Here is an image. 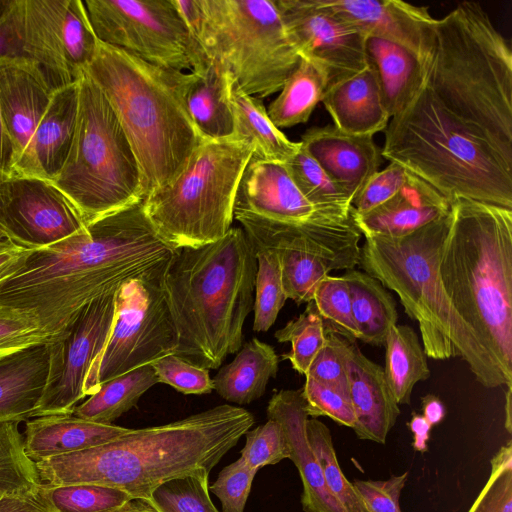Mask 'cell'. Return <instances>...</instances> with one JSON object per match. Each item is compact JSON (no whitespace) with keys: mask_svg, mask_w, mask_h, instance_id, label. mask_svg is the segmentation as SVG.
Returning <instances> with one entry per match:
<instances>
[{"mask_svg":"<svg viewBox=\"0 0 512 512\" xmlns=\"http://www.w3.org/2000/svg\"><path fill=\"white\" fill-rule=\"evenodd\" d=\"M511 397H512V386H507L506 392V419H505V428L509 433H511Z\"/></svg>","mask_w":512,"mask_h":512,"instance_id":"61","label":"cell"},{"mask_svg":"<svg viewBox=\"0 0 512 512\" xmlns=\"http://www.w3.org/2000/svg\"><path fill=\"white\" fill-rule=\"evenodd\" d=\"M13 175V147L6 131L0 110V176L5 179Z\"/></svg>","mask_w":512,"mask_h":512,"instance_id":"55","label":"cell"},{"mask_svg":"<svg viewBox=\"0 0 512 512\" xmlns=\"http://www.w3.org/2000/svg\"><path fill=\"white\" fill-rule=\"evenodd\" d=\"M208 59L222 63L235 85L263 99L283 87L300 55L274 0H174Z\"/></svg>","mask_w":512,"mask_h":512,"instance_id":"8","label":"cell"},{"mask_svg":"<svg viewBox=\"0 0 512 512\" xmlns=\"http://www.w3.org/2000/svg\"><path fill=\"white\" fill-rule=\"evenodd\" d=\"M468 512H512V446H502L491 459V473Z\"/></svg>","mask_w":512,"mask_h":512,"instance_id":"44","label":"cell"},{"mask_svg":"<svg viewBox=\"0 0 512 512\" xmlns=\"http://www.w3.org/2000/svg\"><path fill=\"white\" fill-rule=\"evenodd\" d=\"M285 166L301 194L318 211L339 218H349L354 214L352 200L346 192L301 146Z\"/></svg>","mask_w":512,"mask_h":512,"instance_id":"36","label":"cell"},{"mask_svg":"<svg viewBox=\"0 0 512 512\" xmlns=\"http://www.w3.org/2000/svg\"><path fill=\"white\" fill-rule=\"evenodd\" d=\"M301 147L353 201L379 171L381 149L373 136L349 135L334 125L307 130Z\"/></svg>","mask_w":512,"mask_h":512,"instance_id":"20","label":"cell"},{"mask_svg":"<svg viewBox=\"0 0 512 512\" xmlns=\"http://www.w3.org/2000/svg\"><path fill=\"white\" fill-rule=\"evenodd\" d=\"M148 501L158 512H219L210 498L206 471L160 485Z\"/></svg>","mask_w":512,"mask_h":512,"instance_id":"42","label":"cell"},{"mask_svg":"<svg viewBox=\"0 0 512 512\" xmlns=\"http://www.w3.org/2000/svg\"><path fill=\"white\" fill-rule=\"evenodd\" d=\"M32 249L22 246L11 239L0 240V274Z\"/></svg>","mask_w":512,"mask_h":512,"instance_id":"56","label":"cell"},{"mask_svg":"<svg viewBox=\"0 0 512 512\" xmlns=\"http://www.w3.org/2000/svg\"><path fill=\"white\" fill-rule=\"evenodd\" d=\"M14 0H0V19L6 14Z\"/></svg>","mask_w":512,"mask_h":512,"instance_id":"62","label":"cell"},{"mask_svg":"<svg viewBox=\"0 0 512 512\" xmlns=\"http://www.w3.org/2000/svg\"><path fill=\"white\" fill-rule=\"evenodd\" d=\"M246 442L241 458L252 469L275 465L290 457V448L278 422L268 419L264 424L245 433Z\"/></svg>","mask_w":512,"mask_h":512,"instance_id":"45","label":"cell"},{"mask_svg":"<svg viewBox=\"0 0 512 512\" xmlns=\"http://www.w3.org/2000/svg\"><path fill=\"white\" fill-rule=\"evenodd\" d=\"M326 72L305 58L288 77L279 95L267 109L277 128L306 123L328 87Z\"/></svg>","mask_w":512,"mask_h":512,"instance_id":"33","label":"cell"},{"mask_svg":"<svg viewBox=\"0 0 512 512\" xmlns=\"http://www.w3.org/2000/svg\"><path fill=\"white\" fill-rule=\"evenodd\" d=\"M306 433L329 492L346 512H369L353 484L342 472L328 427L316 418L307 420Z\"/></svg>","mask_w":512,"mask_h":512,"instance_id":"39","label":"cell"},{"mask_svg":"<svg viewBox=\"0 0 512 512\" xmlns=\"http://www.w3.org/2000/svg\"><path fill=\"white\" fill-rule=\"evenodd\" d=\"M385 377L398 403L410 404L412 390L430 377L427 356L417 333L407 325L393 326L385 339Z\"/></svg>","mask_w":512,"mask_h":512,"instance_id":"35","label":"cell"},{"mask_svg":"<svg viewBox=\"0 0 512 512\" xmlns=\"http://www.w3.org/2000/svg\"><path fill=\"white\" fill-rule=\"evenodd\" d=\"M367 62L376 72L385 108L392 118L418 92L427 68L413 52L382 38L366 37Z\"/></svg>","mask_w":512,"mask_h":512,"instance_id":"28","label":"cell"},{"mask_svg":"<svg viewBox=\"0 0 512 512\" xmlns=\"http://www.w3.org/2000/svg\"><path fill=\"white\" fill-rule=\"evenodd\" d=\"M451 202L434 187L409 173L402 188L375 209L354 218L364 237H403L450 213Z\"/></svg>","mask_w":512,"mask_h":512,"instance_id":"23","label":"cell"},{"mask_svg":"<svg viewBox=\"0 0 512 512\" xmlns=\"http://www.w3.org/2000/svg\"><path fill=\"white\" fill-rule=\"evenodd\" d=\"M381 154L450 202L512 210V51L480 4L437 19L423 82L388 123Z\"/></svg>","mask_w":512,"mask_h":512,"instance_id":"1","label":"cell"},{"mask_svg":"<svg viewBox=\"0 0 512 512\" xmlns=\"http://www.w3.org/2000/svg\"><path fill=\"white\" fill-rule=\"evenodd\" d=\"M274 1L300 57L326 72L327 89L368 66L366 36L340 19L322 0Z\"/></svg>","mask_w":512,"mask_h":512,"instance_id":"15","label":"cell"},{"mask_svg":"<svg viewBox=\"0 0 512 512\" xmlns=\"http://www.w3.org/2000/svg\"><path fill=\"white\" fill-rule=\"evenodd\" d=\"M116 292L85 305L66 334L46 344L48 373L33 418L73 413L86 397L84 384L95 358L105 347L115 320Z\"/></svg>","mask_w":512,"mask_h":512,"instance_id":"14","label":"cell"},{"mask_svg":"<svg viewBox=\"0 0 512 512\" xmlns=\"http://www.w3.org/2000/svg\"><path fill=\"white\" fill-rule=\"evenodd\" d=\"M409 171L396 162L377 171L353 201L356 214H365L393 197L405 184Z\"/></svg>","mask_w":512,"mask_h":512,"instance_id":"51","label":"cell"},{"mask_svg":"<svg viewBox=\"0 0 512 512\" xmlns=\"http://www.w3.org/2000/svg\"><path fill=\"white\" fill-rule=\"evenodd\" d=\"M340 19L364 34L395 42L427 63L437 19L427 7L399 0H322Z\"/></svg>","mask_w":512,"mask_h":512,"instance_id":"18","label":"cell"},{"mask_svg":"<svg viewBox=\"0 0 512 512\" xmlns=\"http://www.w3.org/2000/svg\"><path fill=\"white\" fill-rule=\"evenodd\" d=\"M3 216L10 238L33 249L58 243L86 228L68 199L41 178L7 179Z\"/></svg>","mask_w":512,"mask_h":512,"instance_id":"16","label":"cell"},{"mask_svg":"<svg viewBox=\"0 0 512 512\" xmlns=\"http://www.w3.org/2000/svg\"><path fill=\"white\" fill-rule=\"evenodd\" d=\"M438 268L456 311L512 383V210L451 202Z\"/></svg>","mask_w":512,"mask_h":512,"instance_id":"6","label":"cell"},{"mask_svg":"<svg viewBox=\"0 0 512 512\" xmlns=\"http://www.w3.org/2000/svg\"><path fill=\"white\" fill-rule=\"evenodd\" d=\"M312 301L327 330L349 342L359 340L348 285L342 275H327L317 285Z\"/></svg>","mask_w":512,"mask_h":512,"instance_id":"43","label":"cell"},{"mask_svg":"<svg viewBox=\"0 0 512 512\" xmlns=\"http://www.w3.org/2000/svg\"><path fill=\"white\" fill-rule=\"evenodd\" d=\"M254 424L246 409L223 404L141 429L86 450L35 461L41 483L97 484L148 500L160 485L220 462Z\"/></svg>","mask_w":512,"mask_h":512,"instance_id":"3","label":"cell"},{"mask_svg":"<svg viewBox=\"0 0 512 512\" xmlns=\"http://www.w3.org/2000/svg\"><path fill=\"white\" fill-rule=\"evenodd\" d=\"M408 472L387 480H355L353 486L369 512H401L400 496Z\"/></svg>","mask_w":512,"mask_h":512,"instance_id":"52","label":"cell"},{"mask_svg":"<svg viewBox=\"0 0 512 512\" xmlns=\"http://www.w3.org/2000/svg\"><path fill=\"white\" fill-rule=\"evenodd\" d=\"M257 472L241 457L220 471L209 491L220 500L222 512H244Z\"/></svg>","mask_w":512,"mask_h":512,"instance_id":"49","label":"cell"},{"mask_svg":"<svg viewBox=\"0 0 512 512\" xmlns=\"http://www.w3.org/2000/svg\"><path fill=\"white\" fill-rule=\"evenodd\" d=\"M87 226L144 200L141 171L109 101L86 74L78 80L73 139L50 181Z\"/></svg>","mask_w":512,"mask_h":512,"instance_id":"9","label":"cell"},{"mask_svg":"<svg viewBox=\"0 0 512 512\" xmlns=\"http://www.w3.org/2000/svg\"><path fill=\"white\" fill-rule=\"evenodd\" d=\"M422 409L423 417L431 426L439 424L446 414L442 401L435 395H427L422 399Z\"/></svg>","mask_w":512,"mask_h":512,"instance_id":"58","label":"cell"},{"mask_svg":"<svg viewBox=\"0 0 512 512\" xmlns=\"http://www.w3.org/2000/svg\"><path fill=\"white\" fill-rule=\"evenodd\" d=\"M174 250L140 202L17 260L0 274V309L26 314L60 339L89 302L129 280L161 278Z\"/></svg>","mask_w":512,"mask_h":512,"instance_id":"2","label":"cell"},{"mask_svg":"<svg viewBox=\"0 0 512 512\" xmlns=\"http://www.w3.org/2000/svg\"><path fill=\"white\" fill-rule=\"evenodd\" d=\"M233 78L217 60L208 59L189 73L185 90L188 113L207 140L230 138L234 121L230 102Z\"/></svg>","mask_w":512,"mask_h":512,"instance_id":"26","label":"cell"},{"mask_svg":"<svg viewBox=\"0 0 512 512\" xmlns=\"http://www.w3.org/2000/svg\"><path fill=\"white\" fill-rule=\"evenodd\" d=\"M55 340L30 316L0 309V357Z\"/></svg>","mask_w":512,"mask_h":512,"instance_id":"48","label":"cell"},{"mask_svg":"<svg viewBox=\"0 0 512 512\" xmlns=\"http://www.w3.org/2000/svg\"><path fill=\"white\" fill-rule=\"evenodd\" d=\"M450 220L451 210L403 237L366 236L358 265L398 295L405 313L418 323L427 357H461L483 386H512L442 285L439 254Z\"/></svg>","mask_w":512,"mask_h":512,"instance_id":"7","label":"cell"},{"mask_svg":"<svg viewBox=\"0 0 512 512\" xmlns=\"http://www.w3.org/2000/svg\"><path fill=\"white\" fill-rule=\"evenodd\" d=\"M253 147L233 136L204 140L180 173L142 202L157 234L174 249L196 248L231 228L237 189Z\"/></svg>","mask_w":512,"mask_h":512,"instance_id":"10","label":"cell"},{"mask_svg":"<svg viewBox=\"0 0 512 512\" xmlns=\"http://www.w3.org/2000/svg\"><path fill=\"white\" fill-rule=\"evenodd\" d=\"M55 91L40 69L27 58L0 60V110L13 147L11 178H39L34 137Z\"/></svg>","mask_w":512,"mask_h":512,"instance_id":"17","label":"cell"},{"mask_svg":"<svg viewBox=\"0 0 512 512\" xmlns=\"http://www.w3.org/2000/svg\"><path fill=\"white\" fill-rule=\"evenodd\" d=\"M7 179L0 176V240L11 239L4 223V201H5V182ZM12 240V239H11Z\"/></svg>","mask_w":512,"mask_h":512,"instance_id":"60","label":"cell"},{"mask_svg":"<svg viewBox=\"0 0 512 512\" xmlns=\"http://www.w3.org/2000/svg\"><path fill=\"white\" fill-rule=\"evenodd\" d=\"M253 252L257 260L253 330L267 332L276 321L287 297L283 288L278 255L267 249Z\"/></svg>","mask_w":512,"mask_h":512,"instance_id":"40","label":"cell"},{"mask_svg":"<svg viewBox=\"0 0 512 512\" xmlns=\"http://www.w3.org/2000/svg\"><path fill=\"white\" fill-rule=\"evenodd\" d=\"M40 485L35 462L24 450L19 422H0V494L21 495Z\"/></svg>","mask_w":512,"mask_h":512,"instance_id":"37","label":"cell"},{"mask_svg":"<svg viewBox=\"0 0 512 512\" xmlns=\"http://www.w3.org/2000/svg\"><path fill=\"white\" fill-rule=\"evenodd\" d=\"M278 342H290V352L283 355L299 374L306 375L314 358L326 341V328L313 301L297 318L277 330L274 334Z\"/></svg>","mask_w":512,"mask_h":512,"instance_id":"41","label":"cell"},{"mask_svg":"<svg viewBox=\"0 0 512 512\" xmlns=\"http://www.w3.org/2000/svg\"><path fill=\"white\" fill-rule=\"evenodd\" d=\"M349 341L326 329V341L305 377L348 391L346 353Z\"/></svg>","mask_w":512,"mask_h":512,"instance_id":"50","label":"cell"},{"mask_svg":"<svg viewBox=\"0 0 512 512\" xmlns=\"http://www.w3.org/2000/svg\"><path fill=\"white\" fill-rule=\"evenodd\" d=\"M257 260L241 227L196 248H176L161 287L177 338L174 355L206 369L242 347Z\"/></svg>","mask_w":512,"mask_h":512,"instance_id":"4","label":"cell"},{"mask_svg":"<svg viewBox=\"0 0 512 512\" xmlns=\"http://www.w3.org/2000/svg\"><path fill=\"white\" fill-rule=\"evenodd\" d=\"M267 418L278 422L290 448L289 459L298 469L303 492L301 504L305 512H346L329 492L321 466L306 433L308 415L301 389L280 390L267 406Z\"/></svg>","mask_w":512,"mask_h":512,"instance_id":"21","label":"cell"},{"mask_svg":"<svg viewBox=\"0 0 512 512\" xmlns=\"http://www.w3.org/2000/svg\"><path fill=\"white\" fill-rule=\"evenodd\" d=\"M409 427L413 434V448L422 453L426 452L428 450L427 442L432 426L423 415L413 414L409 422Z\"/></svg>","mask_w":512,"mask_h":512,"instance_id":"57","label":"cell"},{"mask_svg":"<svg viewBox=\"0 0 512 512\" xmlns=\"http://www.w3.org/2000/svg\"><path fill=\"white\" fill-rule=\"evenodd\" d=\"M278 365L274 348L253 338L212 378L214 390L228 402L249 404L263 396L270 379L277 375Z\"/></svg>","mask_w":512,"mask_h":512,"instance_id":"30","label":"cell"},{"mask_svg":"<svg viewBox=\"0 0 512 512\" xmlns=\"http://www.w3.org/2000/svg\"><path fill=\"white\" fill-rule=\"evenodd\" d=\"M47 373L46 344L0 357V422L33 418Z\"/></svg>","mask_w":512,"mask_h":512,"instance_id":"27","label":"cell"},{"mask_svg":"<svg viewBox=\"0 0 512 512\" xmlns=\"http://www.w3.org/2000/svg\"><path fill=\"white\" fill-rule=\"evenodd\" d=\"M342 276L348 285L359 340L375 346L384 345L389 330L398 320L392 295L362 270H346Z\"/></svg>","mask_w":512,"mask_h":512,"instance_id":"32","label":"cell"},{"mask_svg":"<svg viewBox=\"0 0 512 512\" xmlns=\"http://www.w3.org/2000/svg\"><path fill=\"white\" fill-rule=\"evenodd\" d=\"M39 491L54 512H110L132 499L118 488L97 484L41 483Z\"/></svg>","mask_w":512,"mask_h":512,"instance_id":"38","label":"cell"},{"mask_svg":"<svg viewBox=\"0 0 512 512\" xmlns=\"http://www.w3.org/2000/svg\"><path fill=\"white\" fill-rule=\"evenodd\" d=\"M0 512H54L43 499L39 487L31 492L6 496L0 500Z\"/></svg>","mask_w":512,"mask_h":512,"instance_id":"54","label":"cell"},{"mask_svg":"<svg viewBox=\"0 0 512 512\" xmlns=\"http://www.w3.org/2000/svg\"><path fill=\"white\" fill-rule=\"evenodd\" d=\"M130 428L102 424L72 413L31 418L23 434L24 450L34 462L105 444Z\"/></svg>","mask_w":512,"mask_h":512,"instance_id":"24","label":"cell"},{"mask_svg":"<svg viewBox=\"0 0 512 512\" xmlns=\"http://www.w3.org/2000/svg\"><path fill=\"white\" fill-rule=\"evenodd\" d=\"M23 57L20 0L0 19V60Z\"/></svg>","mask_w":512,"mask_h":512,"instance_id":"53","label":"cell"},{"mask_svg":"<svg viewBox=\"0 0 512 512\" xmlns=\"http://www.w3.org/2000/svg\"><path fill=\"white\" fill-rule=\"evenodd\" d=\"M86 74L115 111L136 156L144 199L173 180L206 140L186 107L189 73L98 40Z\"/></svg>","mask_w":512,"mask_h":512,"instance_id":"5","label":"cell"},{"mask_svg":"<svg viewBox=\"0 0 512 512\" xmlns=\"http://www.w3.org/2000/svg\"><path fill=\"white\" fill-rule=\"evenodd\" d=\"M151 364L158 383L168 384L183 394H208L214 390L208 369L174 354L159 358Z\"/></svg>","mask_w":512,"mask_h":512,"instance_id":"47","label":"cell"},{"mask_svg":"<svg viewBox=\"0 0 512 512\" xmlns=\"http://www.w3.org/2000/svg\"><path fill=\"white\" fill-rule=\"evenodd\" d=\"M161 278L129 280L116 291L114 325L86 377V397L110 379L174 353L176 332Z\"/></svg>","mask_w":512,"mask_h":512,"instance_id":"12","label":"cell"},{"mask_svg":"<svg viewBox=\"0 0 512 512\" xmlns=\"http://www.w3.org/2000/svg\"><path fill=\"white\" fill-rule=\"evenodd\" d=\"M110 512H158L152 504L145 499H131L121 507Z\"/></svg>","mask_w":512,"mask_h":512,"instance_id":"59","label":"cell"},{"mask_svg":"<svg viewBox=\"0 0 512 512\" xmlns=\"http://www.w3.org/2000/svg\"><path fill=\"white\" fill-rule=\"evenodd\" d=\"M321 102L334 126L345 134L373 136L385 130L390 120L376 72L370 64L329 87Z\"/></svg>","mask_w":512,"mask_h":512,"instance_id":"25","label":"cell"},{"mask_svg":"<svg viewBox=\"0 0 512 512\" xmlns=\"http://www.w3.org/2000/svg\"><path fill=\"white\" fill-rule=\"evenodd\" d=\"M346 373L356 419L353 430L361 440L385 444L400 408L387 383L384 369L368 359L356 342H348Z\"/></svg>","mask_w":512,"mask_h":512,"instance_id":"22","label":"cell"},{"mask_svg":"<svg viewBox=\"0 0 512 512\" xmlns=\"http://www.w3.org/2000/svg\"><path fill=\"white\" fill-rule=\"evenodd\" d=\"M3 497H5V496H3V495H1V494H0V500H1Z\"/></svg>","mask_w":512,"mask_h":512,"instance_id":"63","label":"cell"},{"mask_svg":"<svg viewBox=\"0 0 512 512\" xmlns=\"http://www.w3.org/2000/svg\"><path fill=\"white\" fill-rule=\"evenodd\" d=\"M23 57L54 90L78 82L98 43L82 0H20Z\"/></svg>","mask_w":512,"mask_h":512,"instance_id":"13","label":"cell"},{"mask_svg":"<svg viewBox=\"0 0 512 512\" xmlns=\"http://www.w3.org/2000/svg\"><path fill=\"white\" fill-rule=\"evenodd\" d=\"M230 102L234 121L233 137L253 147V158L285 164L300 149L270 120L261 99L247 95L233 82Z\"/></svg>","mask_w":512,"mask_h":512,"instance_id":"31","label":"cell"},{"mask_svg":"<svg viewBox=\"0 0 512 512\" xmlns=\"http://www.w3.org/2000/svg\"><path fill=\"white\" fill-rule=\"evenodd\" d=\"M301 391L308 417L327 416L340 425L354 427L356 419L348 391L309 377Z\"/></svg>","mask_w":512,"mask_h":512,"instance_id":"46","label":"cell"},{"mask_svg":"<svg viewBox=\"0 0 512 512\" xmlns=\"http://www.w3.org/2000/svg\"><path fill=\"white\" fill-rule=\"evenodd\" d=\"M157 383L152 364L141 366L101 384L94 394L75 407L72 414L92 422L113 424Z\"/></svg>","mask_w":512,"mask_h":512,"instance_id":"34","label":"cell"},{"mask_svg":"<svg viewBox=\"0 0 512 512\" xmlns=\"http://www.w3.org/2000/svg\"><path fill=\"white\" fill-rule=\"evenodd\" d=\"M77 109L78 82L54 92L34 137L39 178L50 182L61 169L73 139Z\"/></svg>","mask_w":512,"mask_h":512,"instance_id":"29","label":"cell"},{"mask_svg":"<svg viewBox=\"0 0 512 512\" xmlns=\"http://www.w3.org/2000/svg\"><path fill=\"white\" fill-rule=\"evenodd\" d=\"M234 212H247L270 220L303 224L342 221L318 211L301 194L285 164L251 158L241 177Z\"/></svg>","mask_w":512,"mask_h":512,"instance_id":"19","label":"cell"},{"mask_svg":"<svg viewBox=\"0 0 512 512\" xmlns=\"http://www.w3.org/2000/svg\"><path fill=\"white\" fill-rule=\"evenodd\" d=\"M96 38L146 62L179 71L208 58L174 0H84Z\"/></svg>","mask_w":512,"mask_h":512,"instance_id":"11","label":"cell"}]
</instances>
